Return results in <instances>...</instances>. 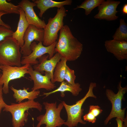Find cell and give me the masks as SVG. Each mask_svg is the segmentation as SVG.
<instances>
[{"label": "cell", "mask_w": 127, "mask_h": 127, "mask_svg": "<svg viewBox=\"0 0 127 127\" xmlns=\"http://www.w3.org/2000/svg\"><path fill=\"white\" fill-rule=\"evenodd\" d=\"M83 44L72 34L68 25H64L60 30L55 50L67 61L77 59L83 50Z\"/></svg>", "instance_id": "6da1fadb"}, {"label": "cell", "mask_w": 127, "mask_h": 127, "mask_svg": "<svg viewBox=\"0 0 127 127\" xmlns=\"http://www.w3.org/2000/svg\"><path fill=\"white\" fill-rule=\"evenodd\" d=\"M32 108L36 109L41 112L42 106L38 102L28 100L18 103H12L10 105L6 103L3 111L11 113L13 127H23L28 120V114L26 111Z\"/></svg>", "instance_id": "7a4b0ae2"}, {"label": "cell", "mask_w": 127, "mask_h": 127, "mask_svg": "<svg viewBox=\"0 0 127 127\" xmlns=\"http://www.w3.org/2000/svg\"><path fill=\"white\" fill-rule=\"evenodd\" d=\"M20 48L17 40L12 36L0 42V66H21Z\"/></svg>", "instance_id": "3957f363"}, {"label": "cell", "mask_w": 127, "mask_h": 127, "mask_svg": "<svg viewBox=\"0 0 127 127\" xmlns=\"http://www.w3.org/2000/svg\"><path fill=\"white\" fill-rule=\"evenodd\" d=\"M96 86L95 82L90 83L88 90L85 96L82 99L77 101L72 105L67 104L64 101L62 102L66 110L67 115V119L64 124L68 127L77 126L79 123L85 124L86 122L82 119L83 114V109L82 108V105L86 99L89 97L96 99V96L93 92V89Z\"/></svg>", "instance_id": "277c9868"}, {"label": "cell", "mask_w": 127, "mask_h": 127, "mask_svg": "<svg viewBox=\"0 0 127 127\" xmlns=\"http://www.w3.org/2000/svg\"><path fill=\"white\" fill-rule=\"evenodd\" d=\"M43 104L46 112L37 117L38 123L36 127H40L44 124L45 125V127H60L64 124L65 120L60 117L61 112L64 107L62 102L57 106L56 102L51 103L44 102Z\"/></svg>", "instance_id": "5b68a950"}, {"label": "cell", "mask_w": 127, "mask_h": 127, "mask_svg": "<svg viewBox=\"0 0 127 127\" xmlns=\"http://www.w3.org/2000/svg\"><path fill=\"white\" fill-rule=\"evenodd\" d=\"M66 10L63 7L58 8L57 13L53 18L50 17L48 23L44 29V36L42 43L47 46L56 41L58 38V33L64 26L63 20L67 15Z\"/></svg>", "instance_id": "8992f818"}, {"label": "cell", "mask_w": 127, "mask_h": 127, "mask_svg": "<svg viewBox=\"0 0 127 127\" xmlns=\"http://www.w3.org/2000/svg\"><path fill=\"white\" fill-rule=\"evenodd\" d=\"M121 80L118 86V91L115 94L111 90L107 89L106 91V96L112 104V109L110 113L104 121V124L107 125L112 118H119L124 121L125 119V115L126 108H122V101L123 96L127 91V86L122 87Z\"/></svg>", "instance_id": "52a82bcc"}, {"label": "cell", "mask_w": 127, "mask_h": 127, "mask_svg": "<svg viewBox=\"0 0 127 127\" xmlns=\"http://www.w3.org/2000/svg\"><path fill=\"white\" fill-rule=\"evenodd\" d=\"M30 65L27 64L20 67L7 65L0 66V69L2 71L0 85H3L2 89L4 93H9L8 84L10 81L24 77L26 74H28V70Z\"/></svg>", "instance_id": "ba28073f"}, {"label": "cell", "mask_w": 127, "mask_h": 127, "mask_svg": "<svg viewBox=\"0 0 127 127\" xmlns=\"http://www.w3.org/2000/svg\"><path fill=\"white\" fill-rule=\"evenodd\" d=\"M57 41L47 46H44L41 42L38 44L35 41L33 42L30 46L31 53L27 56L22 57L21 64L23 65L29 64L31 65H34L37 64L39 62L37 59L46 54H48L49 59H50L56 53L55 48Z\"/></svg>", "instance_id": "9c48e42d"}, {"label": "cell", "mask_w": 127, "mask_h": 127, "mask_svg": "<svg viewBox=\"0 0 127 127\" xmlns=\"http://www.w3.org/2000/svg\"><path fill=\"white\" fill-rule=\"evenodd\" d=\"M44 36V29L38 28L34 25L29 24L24 35V44L20 48L23 56H27L32 52L30 46L34 40L43 42Z\"/></svg>", "instance_id": "30bf717a"}, {"label": "cell", "mask_w": 127, "mask_h": 127, "mask_svg": "<svg viewBox=\"0 0 127 127\" xmlns=\"http://www.w3.org/2000/svg\"><path fill=\"white\" fill-rule=\"evenodd\" d=\"M29 78L34 82V85L32 91L39 90L44 89L48 91L54 89L56 87L55 84L51 81V77L50 74L45 72V75H42L39 72L33 69L31 65L28 70Z\"/></svg>", "instance_id": "8fae6325"}, {"label": "cell", "mask_w": 127, "mask_h": 127, "mask_svg": "<svg viewBox=\"0 0 127 127\" xmlns=\"http://www.w3.org/2000/svg\"><path fill=\"white\" fill-rule=\"evenodd\" d=\"M120 3L119 1L104 0L98 6L99 12L94 16V18L108 21L117 20L119 16L116 14L119 11L117 10L116 9Z\"/></svg>", "instance_id": "7c38bea8"}, {"label": "cell", "mask_w": 127, "mask_h": 127, "mask_svg": "<svg viewBox=\"0 0 127 127\" xmlns=\"http://www.w3.org/2000/svg\"><path fill=\"white\" fill-rule=\"evenodd\" d=\"M18 5L24 11L29 24L39 28H44L46 24L45 21L40 19L34 10V7L36 6L35 3L29 0H22L18 3Z\"/></svg>", "instance_id": "4fadbf2b"}, {"label": "cell", "mask_w": 127, "mask_h": 127, "mask_svg": "<svg viewBox=\"0 0 127 127\" xmlns=\"http://www.w3.org/2000/svg\"><path fill=\"white\" fill-rule=\"evenodd\" d=\"M62 57L60 54L56 52L52 58L48 60V55H44L38 59L39 63L34 65V70L41 74L44 71L49 73L51 76V81L53 83V75L55 68Z\"/></svg>", "instance_id": "5bb4252c"}, {"label": "cell", "mask_w": 127, "mask_h": 127, "mask_svg": "<svg viewBox=\"0 0 127 127\" xmlns=\"http://www.w3.org/2000/svg\"><path fill=\"white\" fill-rule=\"evenodd\" d=\"M107 51L113 54L119 60H127V41L114 39L105 41Z\"/></svg>", "instance_id": "9a60e30c"}, {"label": "cell", "mask_w": 127, "mask_h": 127, "mask_svg": "<svg viewBox=\"0 0 127 127\" xmlns=\"http://www.w3.org/2000/svg\"><path fill=\"white\" fill-rule=\"evenodd\" d=\"M19 15L17 29L13 32L12 36L17 40L21 48L24 45V35L29 24L26 19L24 12L21 8Z\"/></svg>", "instance_id": "2e32d148"}, {"label": "cell", "mask_w": 127, "mask_h": 127, "mask_svg": "<svg viewBox=\"0 0 127 127\" xmlns=\"http://www.w3.org/2000/svg\"><path fill=\"white\" fill-rule=\"evenodd\" d=\"M33 2L36 4V6L40 10L39 16L41 17L48 9L51 8L57 7L60 8L65 5H71L72 3L71 0H66L61 2H57L52 0H33Z\"/></svg>", "instance_id": "e0dca14e"}, {"label": "cell", "mask_w": 127, "mask_h": 127, "mask_svg": "<svg viewBox=\"0 0 127 127\" xmlns=\"http://www.w3.org/2000/svg\"><path fill=\"white\" fill-rule=\"evenodd\" d=\"M80 87V84L79 83H75L73 85L64 81L61 83L60 86L56 89L49 92H43L42 95H45V97L55 93L60 92L61 96L63 97L65 96V92L69 91L73 96H76L82 90V89Z\"/></svg>", "instance_id": "ac0fdd59"}, {"label": "cell", "mask_w": 127, "mask_h": 127, "mask_svg": "<svg viewBox=\"0 0 127 127\" xmlns=\"http://www.w3.org/2000/svg\"><path fill=\"white\" fill-rule=\"evenodd\" d=\"M10 88L13 92L14 98L18 103L22 102L25 99H28V100H34L40 94V91L39 90L28 91L29 89L28 88H26L24 87L23 89H17L11 86Z\"/></svg>", "instance_id": "d6986e66"}, {"label": "cell", "mask_w": 127, "mask_h": 127, "mask_svg": "<svg viewBox=\"0 0 127 127\" xmlns=\"http://www.w3.org/2000/svg\"><path fill=\"white\" fill-rule=\"evenodd\" d=\"M67 61L65 58L62 57L57 64L53 73V83L56 82L61 83L64 81Z\"/></svg>", "instance_id": "ffe728a7"}, {"label": "cell", "mask_w": 127, "mask_h": 127, "mask_svg": "<svg viewBox=\"0 0 127 127\" xmlns=\"http://www.w3.org/2000/svg\"><path fill=\"white\" fill-rule=\"evenodd\" d=\"M21 8L19 5H15L6 0H0V12L6 14H20Z\"/></svg>", "instance_id": "44dd1931"}, {"label": "cell", "mask_w": 127, "mask_h": 127, "mask_svg": "<svg viewBox=\"0 0 127 127\" xmlns=\"http://www.w3.org/2000/svg\"><path fill=\"white\" fill-rule=\"evenodd\" d=\"M104 0H85L79 5H77L74 8L75 10L79 8H82L85 10V14L87 16L95 7H98Z\"/></svg>", "instance_id": "7402d4cb"}, {"label": "cell", "mask_w": 127, "mask_h": 127, "mask_svg": "<svg viewBox=\"0 0 127 127\" xmlns=\"http://www.w3.org/2000/svg\"><path fill=\"white\" fill-rule=\"evenodd\" d=\"M119 27L112 36L113 39L127 41V24L124 20L121 19Z\"/></svg>", "instance_id": "603a6c76"}, {"label": "cell", "mask_w": 127, "mask_h": 127, "mask_svg": "<svg viewBox=\"0 0 127 127\" xmlns=\"http://www.w3.org/2000/svg\"><path fill=\"white\" fill-rule=\"evenodd\" d=\"M76 76L75 75L74 70L70 68L67 65L64 77V80L72 85H74Z\"/></svg>", "instance_id": "cb8c5ba5"}, {"label": "cell", "mask_w": 127, "mask_h": 127, "mask_svg": "<svg viewBox=\"0 0 127 127\" xmlns=\"http://www.w3.org/2000/svg\"><path fill=\"white\" fill-rule=\"evenodd\" d=\"M13 32L11 29L0 26V42L7 37L12 36Z\"/></svg>", "instance_id": "d4e9b609"}, {"label": "cell", "mask_w": 127, "mask_h": 127, "mask_svg": "<svg viewBox=\"0 0 127 127\" xmlns=\"http://www.w3.org/2000/svg\"><path fill=\"white\" fill-rule=\"evenodd\" d=\"M89 112L91 113L96 117L102 113L103 110L98 105H91L89 106Z\"/></svg>", "instance_id": "484cf974"}, {"label": "cell", "mask_w": 127, "mask_h": 127, "mask_svg": "<svg viewBox=\"0 0 127 127\" xmlns=\"http://www.w3.org/2000/svg\"><path fill=\"white\" fill-rule=\"evenodd\" d=\"M84 121H88L92 123H95L96 120V117L91 112H89L83 117Z\"/></svg>", "instance_id": "4316f807"}, {"label": "cell", "mask_w": 127, "mask_h": 127, "mask_svg": "<svg viewBox=\"0 0 127 127\" xmlns=\"http://www.w3.org/2000/svg\"><path fill=\"white\" fill-rule=\"evenodd\" d=\"M2 86L0 85V114L2 109L4 108L6 103L4 100L3 97V91Z\"/></svg>", "instance_id": "83f0119b"}, {"label": "cell", "mask_w": 127, "mask_h": 127, "mask_svg": "<svg viewBox=\"0 0 127 127\" xmlns=\"http://www.w3.org/2000/svg\"><path fill=\"white\" fill-rule=\"evenodd\" d=\"M6 14L2 12H0V26L6 27L8 28L11 29V27L9 25L5 23L1 19V17L3 15Z\"/></svg>", "instance_id": "f1b7e54d"}, {"label": "cell", "mask_w": 127, "mask_h": 127, "mask_svg": "<svg viewBox=\"0 0 127 127\" xmlns=\"http://www.w3.org/2000/svg\"><path fill=\"white\" fill-rule=\"evenodd\" d=\"M121 12L124 15L127 14V4H125L123 6L121 10Z\"/></svg>", "instance_id": "f546056e"}, {"label": "cell", "mask_w": 127, "mask_h": 127, "mask_svg": "<svg viewBox=\"0 0 127 127\" xmlns=\"http://www.w3.org/2000/svg\"><path fill=\"white\" fill-rule=\"evenodd\" d=\"M117 124V127H123V121L119 118H116V119Z\"/></svg>", "instance_id": "4dcf8cb0"}, {"label": "cell", "mask_w": 127, "mask_h": 127, "mask_svg": "<svg viewBox=\"0 0 127 127\" xmlns=\"http://www.w3.org/2000/svg\"><path fill=\"white\" fill-rule=\"evenodd\" d=\"M123 127H127V123H124L123 125Z\"/></svg>", "instance_id": "1f68e13d"}, {"label": "cell", "mask_w": 127, "mask_h": 127, "mask_svg": "<svg viewBox=\"0 0 127 127\" xmlns=\"http://www.w3.org/2000/svg\"><path fill=\"white\" fill-rule=\"evenodd\" d=\"M1 71V70H0V71ZM1 75H2V74H1L0 73V79L1 77Z\"/></svg>", "instance_id": "d6a6232c"}]
</instances>
